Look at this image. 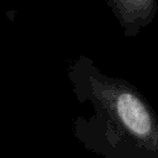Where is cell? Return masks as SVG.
Segmentation results:
<instances>
[]
</instances>
